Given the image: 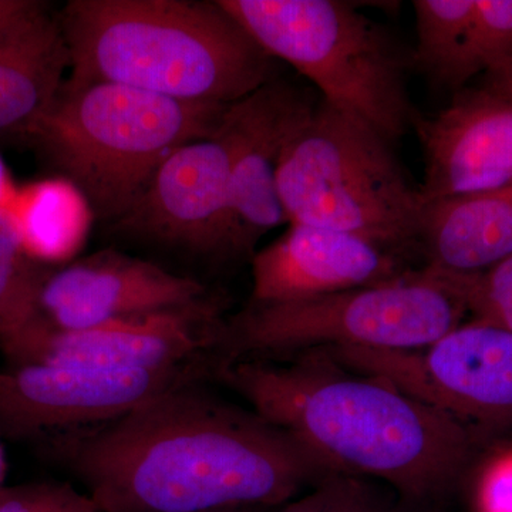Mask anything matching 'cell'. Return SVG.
Here are the masks:
<instances>
[{"label":"cell","mask_w":512,"mask_h":512,"mask_svg":"<svg viewBox=\"0 0 512 512\" xmlns=\"http://www.w3.org/2000/svg\"><path fill=\"white\" fill-rule=\"evenodd\" d=\"M268 510H271V508L238 507V508H225V510H215V511H207V512H266Z\"/></svg>","instance_id":"30"},{"label":"cell","mask_w":512,"mask_h":512,"mask_svg":"<svg viewBox=\"0 0 512 512\" xmlns=\"http://www.w3.org/2000/svg\"><path fill=\"white\" fill-rule=\"evenodd\" d=\"M416 49L413 66L433 86L457 93L466 89L468 40L476 0H414Z\"/></svg>","instance_id":"19"},{"label":"cell","mask_w":512,"mask_h":512,"mask_svg":"<svg viewBox=\"0 0 512 512\" xmlns=\"http://www.w3.org/2000/svg\"><path fill=\"white\" fill-rule=\"evenodd\" d=\"M228 195L229 151L217 130L175 150L116 228L192 254L227 256Z\"/></svg>","instance_id":"13"},{"label":"cell","mask_w":512,"mask_h":512,"mask_svg":"<svg viewBox=\"0 0 512 512\" xmlns=\"http://www.w3.org/2000/svg\"><path fill=\"white\" fill-rule=\"evenodd\" d=\"M318 100L308 87L276 76L228 107L218 128L229 151L227 256L252 254L259 238L288 222L279 160Z\"/></svg>","instance_id":"11"},{"label":"cell","mask_w":512,"mask_h":512,"mask_svg":"<svg viewBox=\"0 0 512 512\" xmlns=\"http://www.w3.org/2000/svg\"><path fill=\"white\" fill-rule=\"evenodd\" d=\"M512 59V0H476L467 52L468 79Z\"/></svg>","instance_id":"21"},{"label":"cell","mask_w":512,"mask_h":512,"mask_svg":"<svg viewBox=\"0 0 512 512\" xmlns=\"http://www.w3.org/2000/svg\"><path fill=\"white\" fill-rule=\"evenodd\" d=\"M229 106L185 103L111 83H63L25 134L99 220L119 222L184 144L214 136Z\"/></svg>","instance_id":"4"},{"label":"cell","mask_w":512,"mask_h":512,"mask_svg":"<svg viewBox=\"0 0 512 512\" xmlns=\"http://www.w3.org/2000/svg\"><path fill=\"white\" fill-rule=\"evenodd\" d=\"M266 55L284 60L320 99L392 146L413 126V56L382 25L340 0H217Z\"/></svg>","instance_id":"7"},{"label":"cell","mask_w":512,"mask_h":512,"mask_svg":"<svg viewBox=\"0 0 512 512\" xmlns=\"http://www.w3.org/2000/svg\"><path fill=\"white\" fill-rule=\"evenodd\" d=\"M258 416L329 474L379 478L409 498L453 483L470 457V427L326 350L244 359L215 369Z\"/></svg>","instance_id":"2"},{"label":"cell","mask_w":512,"mask_h":512,"mask_svg":"<svg viewBox=\"0 0 512 512\" xmlns=\"http://www.w3.org/2000/svg\"><path fill=\"white\" fill-rule=\"evenodd\" d=\"M6 457L5 450H3L2 446V434H0V488L3 487V480H5L6 476Z\"/></svg>","instance_id":"29"},{"label":"cell","mask_w":512,"mask_h":512,"mask_svg":"<svg viewBox=\"0 0 512 512\" xmlns=\"http://www.w3.org/2000/svg\"><path fill=\"white\" fill-rule=\"evenodd\" d=\"M70 69L60 22L45 3L0 23V133L22 131L55 100Z\"/></svg>","instance_id":"16"},{"label":"cell","mask_w":512,"mask_h":512,"mask_svg":"<svg viewBox=\"0 0 512 512\" xmlns=\"http://www.w3.org/2000/svg\"><path fill=\"white\" fill-rule=\"evenodd\" d=\"M0 512H100L92 498L57 481L0 488Z\"/></svg>","instance_id":"23"},{"label":"cell","mask_w":512,"mask_h":512,"mask_svg":"<svg viewBox=\"0 0 512 512\" xmlns=\"http://www.w3.org/2000/svg\"><path fill=\"white\" fill-rule=\"evenodd\" d=\"M6 212L23 251L46 266L73 262L96 220L86 195L60 175L18 187Z\"/></svg>","instance_id":"18"},{"label":"cell","mask_w":512,"mask_h":512,"mask_svg":"<svg viewBox=\"0 0 512 512\" xmlns=\"http://www.w3.org/2000/svg\"><path fill=\"white\" fill-rule=\"evenodd\" d=\"M419 254L448 274H478L512 256V187L426 202Z\"/></svg>","instance_id":"17"},{"label":"cell","mask_w":512,"mask_h":512,"mask_svg":"<svg viewBox=\"0 0 512 512\" xmlns=\"http://www.w3.org/2000/svg\"><path fill=\"white\" fill-rule=\"evenodd\" d=\"M379 507L355 477L329 474L315 490L279 512H372Z\"/></svg>","instance_id":"24"},{"label":"cell","mask_w":512,"mask_h":512,"mask_svg":"<svg viewBox=\"0 0 512 512\" xmlns=\"http://www.w3.org/2000/svg\"><path fill=\"white\" fill-rule=\"evenodd\" d=\"M413 127L423 148L424 204L512 187V101L467 86Z\"/></svg>","instance_id":"14"},{"label":"cell","mask_w":512,"mask_h":512,"mask_svg":"<svg viewBox=\"0 0 512 512\" xmlns=\"http://www.w3.org/2000/svg\"><path fill=\"white\" fill-rule=\"evenodd\" d=\"M29 0H0V23L28 5Z\"/></svg>","instance_id":"28"},{"label":"cell","mask_w":512,"mask_h":512,"mask_svg":"<svg viewBox=\"0 0 512 512\" xmlns=\"http://www.w3.org/2000/svg\"><path fill=\"white\" fill-rule=\"evenodd\" d=\"M204 383L181 384L40 447L79 478L100 512L276 508L329 476L284 431Z\"/></svg>","instance_id":"1"},{"label":"cell","mask_w":512,"mask_h":512,"mask_svg":"<svg viewBox=\"0 0 512 512\" xmlns=\"http://www.w3.org/2000/svg\"><path fill=\"white\" fill-rule=\"evenodd\" d=\"M372 512H394V511L386 510V508L379 507V508H376V510H373Z\"/></svg>","instance_id":"31"},{"label":"cell","mask_w":512,"mask_h":512,"mask_svg":"<svg viewBox=\"0 0 512 512\" xmlns=\"http://www.w3.org/2000/svg\"><path fill=\"white\" fill-rule=\"evenodd\" d=\"M59 16L73 86L231 106L276 77L274 59L218 2L72 0Z\"/></svg>","instance_id":"3"},{"label":"cell","mask_w":512,"mask_h":512,"mask_svg":"<svg viewBox=\"0 0 512 512\" xmlns=\"http://www.w3.org/2000/svg\"><path fill=\"white\" fill-rule=\"evenodd\" d=\"M220 299L191 308L116 320L96 328L57 329L46 318L29 329L9 366L50 363L123 372H163L212 360L224 320Z\"/></svg>","instance_id":"10"},{"label":"cell","mask_w":512,"mask_h":512,"mask_svg":"<svg viewBox=\"0 0 512 512\" xmlns=\"http://www.w3.org/2000/svg\"><path fill=\"white\" fill-rule=\"evenodd\" d=\"M460 278L473 319L512 332V256L483 272Z\"/></svg>","instance_id":"22"},{"label":"cell","mask_w":512,"mask_h":512,"mask_svg":"<svg viewBox=\"0 0 512 512\" xmlns=\"http://www.w3.org/2000/svg\"><path fill=\"white\" fill-rule=\"evenodd\" d=\"M16 192H18V187L13 183L5 161L0 157V211L8 210Z\"/></svg>","instance_id":"27"},{"label":"cell","mask_w":512,"mask_h":512,"mask_svg":"<svg viewBox=\"0 0 512 512\" xmlns=\"http://www.w3.org/2000/svg\"><path fill=\"white\" fill-rule=\"evenodd\" d=\"M53 272L23 251L8 212L0 211V352L3 355L43 318L40 301Z\"/></svg>","instance_id":"20"},{"label":"cell","mask_w":512,"mask_h":512,"mask_svg":"<svg viewBox=\"0 0 512 512\" xmlns=\"http://www.w3.org/2000/svg\"><path fill=\"white\" fill-rule=\"evenodd\" d=\"M468 315L460 275L424 266L383 284L303 301L249 303L225 318L215 363L316 349H423L463 325Z\"/></svg>","instance_id":"5"},{"label":"cell","mask_w":512,"mask_h":512,"mask_svg":"<svg viewBox=\"0 0 512 512\" xmlns=\"http://www.w3.org/2000/svg\"><path fill=\"white\" fill-rule=\"evenodd\" d=\"M480 512H512V453L485 471L478 488Z\"/></svg>","instance_id":"25"},{"label":"cell","mask_w":512,"mask_h":512,"mask_svg":"<svg viewBox=\"0 0 512 512\" xmlns=\"http://www.w3.org/2000/svg\"><path fill=\"white\" fill-rule=\"evenodd\" d=\"M393 147L319 97L279 160L286 220L348 232L407 258L419 252L424 202Z\"/></svg>","instance_id":"6"},{"label":"cell","mask_w":512,"mask_h":512,"mask_svg":"<svg viewBox=\"0 0 512 512\" xmlns=\"http://www.w3.org/2000/svg\"><path fill=\"white\" fill-rule=\"evenodd\" d=\"M407 256L348 232L289 224L252 258L251 303L303 301L393 281L412 271Z\"/></svg>","instance_id":"15"},{"label":"cell","mask_w":512,"mask_h":512,"mask_svg":"<svg viewBox=\"0 0 512 512\" xmlns=\"http://www.w3.org/2000/svg\"><path fill=\"white\" fill-rule=\"evenodd\" d=\"M214 298L197 279L103 249L57 269L42 292L43 316L57 329L96 328L116 320L180 311Z\"/></svg>","instance_id":"12"},{"label":"cell","mask_w":512,"mask_h":512,"mask_svg":"<svg viewBox=\"0 0 512 512\" xmlns=\"http://www.w3.org/2000/svg\"><path fill=\"white\" fill-rule=\"evenodd\" d=\"M470 427L512 421V332L471 319L417 350L323 349Z\"/></svg>","instance_id":"8"},{"label":"cell","mask_w":512,"mask_h":512,"mask_svg":"<svg viewBox=\"0 0 512 512\" xmlns=\"http://www.w3.org/2000/svg\"><path fill=\"white\" fill-rule=\"evenodd\" d=\"M214 362L163 372H123L32 363L0 370V434L42 441L119 419L158 394L210 382Z\"/></svg>","instance_id":"9"},{"label":"cell","mask_w":512,"mask_h":512,"mask_svg":"<svg viewBox=\"0 0 512 512\" xmlns=\"http://www.w3.org/2000/svg\"><path fill=\"white\" fill-rule=\"evenodd\" d=\"M478 87L484 89L485 92L512 101V59L481 74V82Z\"/></svg>","instance_id":"26"}]
</instances>
